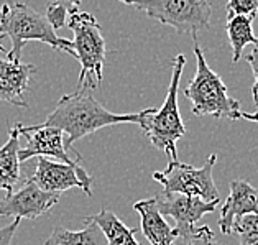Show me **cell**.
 Instances as JSON below:
<instances>
[{"label": "cell", "mask_w": 258, "mask_h": 245, "mask_svg": "<svg viewBox=\"0 0 258 245\" xmlns=\"http://www.w3.org/2000/svg\"><path fill=\"white\" fill-rule=\"evenodd\" d=\"M128 7L147 14L150 18L178 33H191L198 36L199 31L211 25L214 0H118Z\"/></svg>", "instance_id": "obj_6"}, {"label": "cell", "mask_w": 258, "mask_h": 245, "mask_svg": "<svg viewBox=\"0 0 258 245\" xmlns=\"http://www.w3.org/2000/svg\"><path fill=\"white\" fill-rule=\"evenodd\" d=\"M0 30L4 36L12 40V49L7 51V58L12 61H20L22 49L28 41H43L53 46L56 51L68 53L76 58L73 41L58 36L48 18L27 4H4L0 7Z\"/></svg>", "instance_id": "obj_2"}, {"label": "cell", "mask_w": 258, "mask_h": 245, "mask_svg": "<svg viewBox=\"0 0 258 245\" xmlns=\"http://www.w3.org/2000/svg\"><path fill=\"white\" fill-rule=\"evenodd\" d=\"M86 222L97 224L107 238V245H142L137 240V229L127 227L110 209H100L97 214L84 217Z\"/></svg>", "instance_id": "obj_16"}, {"label": "cell", "mask_w": 258, "mask_h": 245, "mask_svg": "<svg viewBox=\"0 0 258 245\" xmlns=\"http://www.w3.org/2000/svg\"><path fill=\"white\" fill-rule=\"evenodd\" d=\"M35 73L36 68L31 63L12 61L0 56V100L17 107H28L23 94L28 92Z\"/></svg>", "instance_id": "obj_13"}, {"label": "cell", "mask_w": 258, "mask_h": 245, "mask_svg": "<svg viewBox=\"0 0 258 245\" xmlns=\"http://www.w3.org/2000/svg\"><path fill=\"white\" fill-rule=\"evenodd\" d=\"M22 219L20 217H15L14 221L10 224L4 225V227H0V245H10L12 240H14V235L18 229V225H20Z\"/></svg>", "instance_id": "obj_24"}, {"label": "cell", "mask_w": 258, "mask_h": 245, "mask_svg": "<svg viewBox=\"0 0 258 245\" xmlns=\"http://www.w3.org/2000/svg\"><path fill=\"white\" fill-rule=\"evenodd\" d=\"M2 36H4V33H2V30H0V40H2ZM0 53H5V48L0 45Z\"/></svg>", "instance_id": "obj_26"}, {"label": "cell", "mask_w": 258, "mask_h": 245, "mask_svg": "<svg viewBox=\"0 0 258 245\" xmlns=\"http://www.w3.org/2000/svg\"><path fill=\"white\" fill-rule=\"evenodd\" d=\"M256 15H235L227 14L225 20V31H227L229 43L232 46V63H238L242 56L243 48L247 45H253L256 41V36L253 33V20Z\"/></svg>", "instance_id": "obj_17"}, {"label": "cell", "mask_w": 258, "mask_h": 245, "mask_svg": "<svg viewBox=\"0 0 258 245\" xmlns=\"http://www.w3.org/2000/svg\"><path fill=\"white\" fill-rule=\"evenodd\" d=\"M14 129L18 135L27 138V145L18 150V160L20 163L27 161L33 156H49L68 165H79V160H74L68 155L64 145V134L56 127H40V125H30L25 127L22 124H15Z\"/></svg>", "instance_id": "obj_10"}, {"label": "cell", "mask_w": 258, "mask_h": 245, "mask_svg": "<svg viewBox=\"0 0 258 245\" xmlns=\"http://www.w3.org/2000/svg\"><path fill=\"white\" fill-rule=\"evenodd\" d=\"M217 161V155H209V158L201 168L181 161H169L166 169L155 171L153 179L163 186V193H178L186 196H196L203 201H220L219 191L212 178V169Z\"/></svg>", "instance_id": "obj_7"}, {"label": "cell", "mask_w": 258, "mask_h": 245, "mask_svg": "<svg viewBox=\"0 0 258 245\" xmlns=\"http://www.w3.org/2000/svg\"><path fill=\"white\" fill-rule=\"evenodd\" d=\"M18 132L12 127L9 129V140L0 148V191L7 194L14 193L15 185L20 181V160H18V150H20V140Z\"/></svg>", "instance_id": "obj_15"}, {"label": "cell", "mask_w": 258, "mask_h": 245, "mask_svg": "<svg viewBox=\"0 0 258 245\" xmlns=\"http://www.w3.org/2000/svg\"><path fill=\"white\" fill-rule=\"evenodd\" d=\"M227 14L235 15H256L258 0H227Z\"/></svg>", "instance_id": "obj_22"}, {"label": "cell", "mask_w": 258, "mask_h": 245, "mask_svg": "<svg viewBox=\"0 0 258 245\" xmlns=\"http://www.w3.org/2000/svg\"><path fill=\"white\" fill-rule=\"evenodd\" d=\"M83 0H49L46 5V18L54 30L61 28L66 23L68 15L78 12Z\"/></svg>", "instance_id": "obj_19"}, {"label": "cell", "mask_w": 258, "mask_h": 245, "mask_svg": "<svg viewBox=\"0 0 258 245\" xmlns=\"http://www.w3.org/2000/svg\"><path fill=\"white\" fill-rule=\"evenodd\" d=\"M134 209L140 214L142 232L152 245H174L176 234L173 227L161 216L155 198L142 199L134 204Z\"/></svg>", "instance_id": "obj_14"}, {"label": "cell", "mask_w": 258, "mask_h": 245, "mask_svg": "<svg viewBox=\"0 0 258 245\" xmlns=\"http://www.w3.org/2000/svg\"><path fill=\"white\" fill-rule=\"evenodd\" d=\"M182 245H217V242L209 225H201L192 234L182 238Z\"/></svg>", "instance_id": "obj_21"}, {"label": "cell", "mask_w": 258, "mask_h": 245, "mask_svg": "<svg viewBox=\"0 0 258 245\" xmlns=\"http://www.w3.org/2000/svg\"><path fill=\"white\" fill-rule=\"evenodd\" d=\"M66 25L74 33L73 46L81 63V73L76 89L92 91L102 83L105 65V40L97 18L89 12H73Z\"/></svg>", "instance_id": "obj_5"}, {"label": "cell", "mask_w": 258, "mask_h": 245, "mask_svg": "<svg viewBox=\"0 0 258 245\" xmlns=\"http://www.w3.org/2000/svg\"><path fill=\"white\" fill-rule=\"evenodd\" d=\"M161 216H169L174 219V234L176 237L184 238L192 234L198 227L201 217L207 212H212L219 206L220 201H203L196 196H186L178 193H161L155 198Z\"/></svg>", "instance_id": "obj_9"}, {"label": "cell", "mask_w": 258, "mask_h": 245, "mask_svg": "<svg viewBox=\"0 0 258 245\" xmlns=\"http://www.w3.org/2000/svg\"><path fill=\"white\" fill-rule=\"evenodd\" d=\"M247 63L250 65L251 73H253V78H255V84L251 87V97H253V102L258 109V36H256V41L253 43L251 53L247 54Z\"/></svg>", "instance_id": "obj_23"}, {"label": "cell", "mask_w": 258, "mask_h": 245, "mask_svg": "<svg viewBox=\"0 0 258 245\" xmlns=\"http://www.w3.org/2000/svg\"><path fill=\"white\" fill-rule=\"evenodd\" d=\"M232 235L237 237L238 245H258V214L238 219L232 229Z\"/></svg>", "instance_id": "obj_20"}, {"label": "cell", "mask_w": 258, "mask_h": 245, "mask_svg": "<svg viewBox=\"0 0 258 245\" xmlns=\"http://www.w3.org/2000/svg\"><path fill=\"white\" fill-rule=\"evenodd\" d=\"M240 118H245V120H250V122H258V112H255V114L240 112Z\"/></svg>", "instance_id": "obj_25"}, {"label": "cell", "mask_w": 258, "mask_h": 245, "mask_svg": "<svg viewBox=\"0 0 258 245\" xmlns=\"http://www.w3.org/2000/svg\"><path fill=\"white\" fill-rule=\"evenodd\" d=\"M45 245H107V238L97 224L87 222L83 230L54 227Z\"/></svg>", "instance_id": "obj_18"}, {"label": "cell", "mask_w": 258, "mask_h": 245, "mask_svg": "<svg viewBox=\"0 0 258 245\" xmlns=\"http://www.w3.org/2000/svg\"><path fill=\"white\" fill-rule=\"evenodd\" d=\"M28 179L48 193L61 194L71 188H79L87 196H92V176L79 165H68L45 156H36V171Z\"/></svg>", "instance_id": "obj_8"}, {"label": "cell", "mask_w": 258, "mask_h": 245, "mask_svg": "<svg viewBox=\"0 0 258 245\" xmlns=\"http://www.w3.org/2000/svg\"><path fill=\"white\" fill-rule=\"evenodd\" d=\"M150 109H145L135 114H114L107 110L87 89H76L73 94L62 96L56 107L49 112L45 122L38 124L40 127H56L68 138L64 140L66 150H71L78 155V150L73 143H76L86 135H91L109 125L118 124H137L140 125L143 117Z\"/></svg>", "instance_id": "obj_1"}, {"label": "cell", "mask_w": 258, "mask_h": 245, "mask_svg": "<svg viewBox=\"0 0 258 245\" xmlns=\"http://www.w3.org/2000/svg\"><path fill=\"white\" fill-rule=\"evenodd\" d=\"M58 201L59 194L43 191L33 181L27 179L20 190L7 194V198L0 201V216H14L33 221L54 207Z\"/></svg>", "instance_id": "obj_11"}, {"label": "cell", "mask_w": 258, "mask_h": 245, "mask_svg": "<svg viewBox=\"0 0 258 245\" xmlns=\"http://www.w3.org/2000/svg\"><path fill=\"white\" fill-rule=\"evenodd\" d=\"M194 40V54H196V74H194L189 86L182 91V96L192 102V114L204 117L212 115L216 118H229L238 120L240 118V102L227 94V86L222 78L214 73L207 65L198 43V36Z\"/></svg>", "instance_id": "obj_4"}, {"label": "cell", "mask_w": 258, "mask_h": 245, "mask_svg": "<svg viewBox=\"0 0 258 245\" xmlns=\"http://www.w3.org/2000/svg\"><path fill=\"white\" fill-rule=\"evenodd\" d=\"M248 214H258V191L245 179L230 181V193L219 217L220 232L232 235L234 224Z\"/></svg>", "instance_id": "obj_12"}, {"label": "cell", "mask_w": 258, "mask_h": 245, "mask_svg": "<svg viewBox=\"0 0 258 245\" xmlns=\"http://www.w3.org/2000/svg\"><path fill=\"white\" fill-rule=\"evenodd\" d=\"M186 65L184 54H176L173 59V73L169 87L161 107L156 110L150 107L148 114L143 117L140 127L143 134L148 137L152 145L158 150H163L169 161L178 160V150L176 142L184 137L186 125L182 124V118L178 107V92H179V81L182 76V69Z\"/></svg>", "instance_id": "obj_3"}]
</instances>
